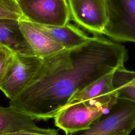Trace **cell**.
<instances>
[{
  "instance_id": "cell-13",
  "label": "cell",
  "mask_w": 135,
  "mask_h": 135,
  "mask_svg": "<svg viewBox=\"0 0 135 135\" xmlns=\"http://www.w3.org/2000/svg\"><path fill=\"white\" fill-rule=\"evenodd\" d=\"M22 18L25 17L22 15L17 1L0 0V18L20 20Z\"/></svg>"
},
{
  "instance_id": "cell-2",
  "label": "cell",
  "mask_w": 135,
  "mask_h": 135,
  "mask_svg": "<svg viewBox=\"0 0 135 135\" xmlns=\"http://www.w3.org/2000/svg\"><path fill=\"white\" fill-rule=\"evenodd\" d=\"M118 99L116 95L109 94L68 104L54 117L55 125L65 132L85 129L107 113Z\"/></svg>"
},
{
  "instance_id": "cell-7",
  "label": "cell",
  "mask_w": 135,
  "mask_h": 135,
  "mask_svg": "<svg viewBox=\"0 0 135 135\" xmlns=\"http://www.w3.org/2000/svg\"><path fill=\"white\" fill-rule=\"evenodd\" d=\"M66 2L70 20L94 35H102L108 22L104 0H66Z\"/></svg>"
},
{
  "instance_id": "cell-19",
  "label": "cell",
  "mask_w": 135,
  "mask_h": 135,
  "mask_svg": "<svg viewBox=\"0 0 135 135\" xmlns=\"http://www.w3.org/2000/svg\"><path fill=\"white\" fill-rule=\"evenodd\" d=\"M3 46V45L0 43V49H1V47Z\"/></svg>"
},
{
  "instance_id": "cell-16",
  "label": "cell",
  "mask_w": 135,
  "mask_h": 135,
  "mask_svg": "<svg viewBox=\"0 0 135 135\" xmlns=\"http://www.w3.org/2000/svg\"><path fill=\"white\" fill-rule=\"evenodd\" d=\"M113 80L135 87V71L127 70L124 66L119 68L114 71Z\"/></svg>"
},
{
  "instance_id": "cell-5",
  "label": "cell",
  "mask_w": 135,
  "mask_h": 135,
  "mask_svg": "<svg viewBox=\"0 0 135 135\" xmlns=\"http://www.w3.org/2000/svg\"><path fill=\"white\" fill-rule=\"evenodd\" d=\"M42 62V59L34 55L15 53L0 90L12 100L36 80Z\"/></svg>"
},
{
  "instance_id": "cell-9",
  "label": "cell",
  "mask_w": 135,
  "mask_h": 135,
  "mask_svg": "<svg viewBox=\"0 0 135 135\" xmlns=\"http://www.w3.org/2000/svg\"><path fill=\"white\" fill-rule=\"evenodd\" d=\"M18 20L0 18V43L15 53L35 56L20 28Z\"/></svg>"
},
{
  "instance_id": "cell-8",
  "label": "cell",
  "mask_w": 135,
  "mask_h": 135,
  "mask_svg": "<svg viewBox=\"0 0 135 135\" xmlns=\"http://www.w3.org/2000/svg\"><path fill=\"white\" fill-rule=\"evenodd\" d=\"M18 21L20 28L36 56L44 59L64 49L36 24L25 18Z\"/></svg>"
},
{
  "instance_id": "cell-6",
  "label": "cell",
  "mask_w": 135,
  "mask_h": 135,
  "mask_svg": "<svg viewBox=\"0 0 135 135\" xmlns=\"http://www.w3.org/2000/svg\"><path fill=\"white\" fill-rule=\"evenodd\" d=\"M23 16L35 24L63 26L70 21L66 0H17Z\"/></svg>"
},
{
  "instance_id": "cell-11",
  "label": "cell",
  "mask_w": 135,
  "mask_h": 135,
  "mask_svg": "<svg viewBox=\"0 0 135 135\" xmlns=\"http://www.w3.org/2000/svg\"><path fill=\"white\" fill-rule=\"evenodd\" d=\"M38 128L30 116L14 108L0 106V135H7Z\"/></svg>"
},
{
  "instance_id": "cell-15",
  "label": "cell",
  "mask_w": 135,
  "mask_h": 135,
  "mask_svg": "<svg viewBox=\"0 0 135 135\" xmlns=\"http://www.w3.org/2000/svg\"><path fill=\"white\" fill-rule=\"evenodd\" d=\"M113 85L118 99L127 100L135 103V87L113 80Z\"/></svg>"
},
{
  "instance_id": "cell-4",
  "label": "cell",
  "mask_w": 135,
  "mask_h": 135,
  "mask_svg": "<svg viewBox=\"0 0 135 135\" xmlns=\"http://www.w3.org/2000/svg\"><path fill=\"white\" fill-rule=\"evenodd\" d=\"M108 22L102 35L135 43V0H104Z\"/></svg>"
},
{
  "instance_id": "cell-1",
  "label": "cell",
  "mask_w": 135,
  "mask_h": 135,
  "mask_svg": "<svg viewBox=\"0 0 135 135\" xmlns=\"http://www.w3.org/2000/svg\"><path fill=\"white\" fill-rule=\"evenodd\" d=\"M126 47L94 35L85 43L43 59L36 80L9 105L34 120L54 118L72 95L101 77L124 66Z\"/></svg>"
},
{
  "instance_id": "cell-18",
  "label": "cell",
  "mask_w": 135,
  "mask_h": 135,
  "mask_svg": "<svg viewBox=\"0 0 135 135\" xmlns=\"http://www.w3.org/2000/svg\"><path fill=\"white\" fill-rule=\"evenodd\" d=\"M130 132H127V131H121L112 135H129L130 134Z\"/></svg>"
},
{
  "instance_id": "cell-10",
  "label": "cell",
  "mask_w": 135,
  "mask_h": 135,
  "mask_svg": "<svg viewBox=\"0 0 135 135\" xmlns=\"http://www.w3.org/2000/svg\"><path fill=\"white\" fill-rule=\"evenodd\" d=\"M36 24L62 45L64 49L78 47L87 42L91 37L69 22L63 26Z\"/></svg>"
},
{
  "instance_id": "cell-17",
  "label": "cell",
  "mask_w": 135,
  "mask_h": 135,
  "mask_svg": "<svg viewBox=\"0 0 135 135\" xmlns=\"http://www.w3.org/2000/svg\"><path fill=\"white\" fill-rule=\"evenodd\" d=\"M7 135H59L58 131L53 129H36L28 130Z\"/></svg>"
},
{
  "instance_id": "cell-12",
  "label": "cell",
  "mask_w": 135,
  "mask_h": 135,
  "mask_svg": "<svg viewBox=\"0 0 135 135\" xmlns=\"http://www.w3.org/2000/svg\"><path fill=\"white\" fill-rule=\"evenodd\" d=\"M114 72V71L101 77L74 93L68 104L91 100L105 95H117L113 85Z\"/></svg>"
},
{
  "instance_id": "cell-3",
  "label": "cell",
  "mask_w": 135,
  "mask_h": 135,
  "mask_svg": "<svg viewBox=\"0 0 135 135\" xmlns=\"http://www.w3.org/2000/svg\"><path fill=\"white\" fill-rule=\"evenodd\" d=\"M135 129V103L118 99L106 113L89 127L65 135H112L121 131L131 132Z\"/></svg>"
},
{
  "instance_id": "cell-14",
  "label": "cell",
  "mask_w": 135,
  "mask_h": 135,
  "mask_svg": "<svg viewBox=\"0 0 135 135\" xmlns=\"http://www.w3.org/2000/svg\"><path fill=\"white\" fill-rule=\"evenodd\" d=\"M15 53L4 45L0 49V86L13 60Z\"/></svg>"
},
{
  "instance_id": "cell-20",
  "label": "cell",
  "mask_w": 135,
  "mask_h": 135,
  "mask_svg": "<svg viewBox=\"0 0 135 135\" xmlns=\"http://www.w3.org/2000/svg\"><path fill=\"white\" fill-rule=\"evenodd\" d=\"M15 1H17V0H15Z\"/></svg>"
}]
</instances>
